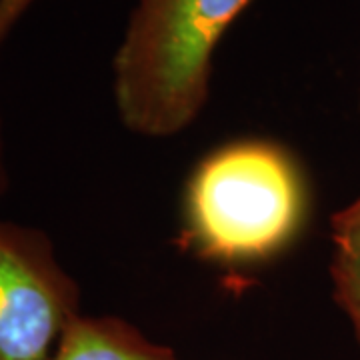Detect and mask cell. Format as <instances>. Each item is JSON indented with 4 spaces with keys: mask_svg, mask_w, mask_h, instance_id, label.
Segmentation results:
<instances>
[{
    "mask_svg": "<svg viewBox=\"0 0 360 360\" xmlns=\"http://www.w3.org/2000/svg\"><path fill=\"white\" fill-rule=\"evenodd\" d=\"M310 212L309 176L292 150L269 139H238L193 168L182 193L180 245L219 266H262L300 240Z\"/></svg>",
    "mask_w": 360,
    "mask_h": 360,
    "instance_id": "cell-1",
    "label": "cell"
},
{
    "mask_svg": "<svg viewBox=\"0 0 360 360\" xmlns=\"http://www.w3.org/2000/svg\"><path fill=\"white\" fill-rule=\"evenodd\" d=\"M252 0H134L112 58L120 122L146 139L188 129L210 96L214 52Z\"/></svg>",
    "mask_w": 360,
    "mask_h": 360,
    "instance_id": "cell-2",
    "label": "cell"
},
{
    "mask_svg": "<svg viewBox=\"0 0 360 360\" xmlns=\"http://www.w3.org/2000/svg\"><path fill=\"white\" fill-rule=\"evenodd\" d=\"M80 288L40 229L0 220V360H52Z\"/></svg>",
    "mask_w": 360,
    "mask_h": 360,
    "instance_id": "cell-3",
    "label": "cell"
},
{
    "mask_svg": "<svg viewBox=\"0 0 360 360\" xmlns=\"http://www.w3.org/2000/svg\"><path fill=\"white\" fill-rule=\"evenodd\" d=\"M52 360H179V356L122 319L80 314L68 326Z\"/></svg>",
    "mask_w": 360,
    "mask_h": 360,
    "instance_id": "cell-4",
    "label": "cell"
},
{
    "mask_svg": "<svg viewBox=\"0 0 360 360\" xmlns=\"http://www.w3.org/2000/svg\"><path fill=\"white\" fill-rule=\"evenodd\" d=\"M330 232L333 295L338 309L347 314L360 347V196L333 214Z\"/></svg>",
    "mask_w": 360,
    "mask_h": 360,
    "instance_id": "cell-5",
    "label": "cell"
},
{
    "mask_svg": "<svg viewBox=\"0 0 360 360\" xmlns=\"http://www.w3.org/2000/svg\"><path fill=\"white\" fill-rule=\"evenodd\" d=\"M37 0H0V46Z\"/></svg>",
    "mask_w": 360,
    "mask_h": 360,
    "instance_id": "cell-6",
    "label": "cell"
},
{
    "mask_svg": "<svg viewBox=\"0 0 360 360\" xmlns=\"http://www.w3.org/2000/svg\"><path fill=\"white\" fill-rule=\"evenodd\" d=\"M8 191V167H6V146H4V127L0 115V196Z\"/></svg>",
    "mask_w": 360,
    "mask_h": 360,
    "instance_id": "cell-7",
    "label": "cell"
}]
</instances>
